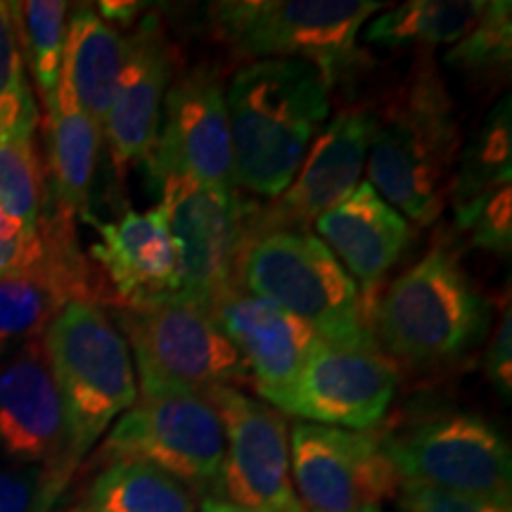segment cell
<instances>
[{
  "label": "cell",
  "mask_w": 512,
  "mask_h": 512,
  "mask_svg": "<svg viewBox=\"0 0 512 512\" xmlns=\"http://www.w3.org/2000/svg\"><path fill=\"white\" fill-rule=\"evenodd\" d=\"M325 76L304 60L247 62L226 83L235 188L275 200L330 117Z\"/></svg>",
  "instance_id": "obj_1"
},
{
  "label": "cell",
  "mask_w": 512,
  "mask_h": 512,
  "mask_svg": "<svg viewBox=\"0 0 512 512\" xmlns=\"http://www.w3.org/2000/svg\"><path fill=\"white\" fill-rule=\"evenodd\" d=\"M460 147L451 95L432 57L422 55L375 121L368 183L403 219L430 226L446 209Z\"/></svg>",
  "instance_id": "obj_2"
},
{
  "label": "cell",
  "mask_w": 512,
  "mask_h": 512,
  "mask_svg": "<svg viewBox=\"0 0 512 512\" xmlns=\"http://www.w3.org/2000/svg\"><path fill=\"white\" fill-rule=\"evenodd\" d=\"M238 287L304 320L323 342L377 347L363 294L306 228L249 235L238 259Z\"/></svg>",
  "instance_id": "obj_3"
},
{
  "label": "cell",
  "mask_w": 512,
  "mask_h": 512,
  "mask_svg": "<svg viewBox=\"0 0 512 512\" xmlns=\"http://www.w3.org/2000/svg\"><path fill=\"white\" fill-rule=\"evenodd\" d=\"M491 304L458 256L434 247L401 273L373 313V339L411 366H434L465 356L484 342Z\"/></svg>",
  "instance_id": "obj_4"
},
{
  "label": "cell",
  "mask_w": 512,
  "mask_h": 512,
  "mask_svg": "<svg viewBox=\"0 0 512 512\" xmlns=\"http://www.w3.org/2000/svg\"><path fill=\"white\" fill-rule=\"evenodd\" d=\"M43 344L62 396L74 472L112 422L138 401L131 351L95 302L64 306L43 335Z\"/></svg>",
  "instance_id": "obj_5"
},
{
  "label": "cell",
  "mask_w": 512,
  "mask_h": 512,
  "mask_svg": "<svg viewBox=\"0 0 512 512\" xmlns=\"http://www.w3.org/2000/svg\"><path fill=\"white\" fill-rule=\"evenodd\" d=\"M373 0H223L209 27L240 60H304L328 86L354 69L356 41L377 10Z\"/></svg>",
  "instance_id": "obj_6"
},
{
  "label": "cell",
  "mask_w": 512,
  "mask_h": 512,
  "mask_svg": "<svg viewBox=\"0 0 512 512\" xmlns=\"http://www.w3.org/2000/svg\"><path fill=\"white\" fill-rule=\"evenodd\" d=\"M117 320L136 358L143 396H209L221 387L249 382L240 354L209 311L164 299L121 309Z\"/></svg>",
  "instance_id": "obj_7"
},
{
  "label": "cell",
  "mask_w": 512,
  "mask_h": 512,
  "mask_svg": "<svg viewBox=\"0 0 512 512\" xmlns=\"http://www.w3.org/2000/svg\"><path fill=\"white\" fill-rule=\"evenodd\" d=\"M382 444L401 484L510 505V446L482 415H430L392 437H382Z\"/></svg>",
  "instance_id": "obj_8"
},
{
  "label": "cell",
  "mask_w": 512,
  "mask_h": 512,
  "mask_svg": "<svg viewBox=\"0 0 512 512\" xmlns=\"http://www.w3.org/2000/svg\"><path fill=\"white\" fill-rule=\"evenodd\" d=\"M102 456L143 460L188 486L219 498L226 434L209 396H140L112 427Z\"/></svg>",
  "instance_id": "obj_9"
},
{
  "label": "cell",
  "mask_w": 512,
  "mask_h": 512,
  "mask_svg": "<svg viewBox=\"0 0 512 512\" xmlns=\"http://www.w3.org/2000/svg\"><path fill=\"white\" fill-rule=\"evenodd\" d=\"M178 256L176 302L209 311L238 285V259L249 238L254 204L235 190L209 188L183 178L159 183Z\"/></svg>",
  "instance_id": "obj_10"
},
{
  "label": "cell",
  "mask_w": 512,
  "mask_h": 512,
  "mask_svg": "<svg viewBox=\"0 0 512 512\" xmlns=\"http://www.w3.org/2000/svg\"><path fill=\"white\" fill-rule=\"evenodd\" d=\"M147 164L157 183L183 178L209 188L235 190L221 67L200 62L174 76L164 98L155 152Z\"/></svg>",
  "instance_id": "obj_11"
},
{
  "label": "cell",
  "mask_w": 512,
  "mask_h": 512,
  "mask_svg": "<svg viewBox=\"0 0 512 512\" xmlns=\"http://www.w3.org/2000/svg\"><path fill=\"white\" fill-rule=\"evenodd\" d=\"M290 475L294 494L309 512L380 508L401 486L382 437L313 422L292 427Z\"/></svg>",
  "instance_id": "obj_12"
},
{
  "label": "cell",
  "mask_w": 512,
  "mask_h": 512,
  "mask_svg": "<svg viewBox=\"0 0 512 512\" xmlns=\"http://www.w3.org/2000/svg\"><path fill=\"white\" fill-rule=\"evenodd\" d=\"M0 448L5 456L38 465L50 505L74 475L62 396L43 337L0 361Z\"/></svg>",
  "instance_id": "obj_13"
},
{
  "label": "cell",
  "mask_w": 512,
  "mask_h": 512,
  "mask_svg": "<svg viewBox=\"0 0 512 512\" xmlns=\"http://www.w3.org/2000/svg\"><path fill=\"white\" fill-rule=\"evenodd\" d=\"M226 434L219 498L264 512H306L290 475V430L264 401L221 387L209 394Z\"/></svg>",
  "instance_id": "obj_14"
},
{
  "label": "cell",
  "mask_w": 512,
  "mask_h": 512,
  "mask_svg": "<svg viewBox=\"0 0 512 512\" xmlns=\"http://www.w3.org/2000/svg\"><path fill=\"white\" fill-rule=\"evenodd\" d=\"M396 389L399 370L380 347H337L318 339L280 411L313 425L368 432L387 415Z\"/></svg>",
  "instance_id": "obj_15"
},
{
  "label": "cell",
  "mask_w": 512,
  "mask_h": 512,
  "mask_svg": "<svg viewBox=\"0 0 512 512\" xmlns=\"http://www.w3.org/2000/svg\"><path fill=\"white\" fill-rule=\"evenodd\" d=\"M43 247L34 261L0 278V361L46 335L69 302H98L74 219L50 207L41 219Z\"/></svg>",
  "instance_id": "obj_16"
},
{
  "label": "cell",
  "mask_w": 512,
  "mask_h": 512,
  "mask_svg": "<svg viewBox=\"0 0 512 512\" xmlns=\"http://www.w3.org/2000/svg\"><path fill=\"white\" fill-rule=\"evenodd\" d=\"M375 121L377 114L370 110H347L325 124L285 192L266 207H252L249 235L264 230H304L342 202L358 185L368 162Z\"/></svg>",
  "instance_id": "obj_17"
},
{
  "label": "cell",
  "mask_w": 512,
  "mask_h": 512,
  "mask_svg": "<svg viewBox=\"0 0 512 512\" xmlns=\"http://www.w3.org/2000/svg\"><path fill=\"white\" fill-rule=\"evenodd\" d=\"M176 76V50L157 15H145L126 36V60L102 126L119 174L150 162L162 124L166 91Z\"/></svg>",
  "instance_id": "obj_18"
},
{
  "label": "cell",
  "mask_w": 512,
  "mask_h": 512,
  "mask_svg": "<svg viewBox=\"0 0 512 512\" xmlns=\"http://www.w3.org/2000/svg\"><path fill=\"white\" fill-rule=\"evenodd\" d=\"M209 316L240 354L261 399L280 411L316 347V332L304 320L238 285L211 304Z\"/></svg>",
  "instance_id": "obj_19"
},
{
  "label": "cell",
  "mask_w": 512,
  "mask_h": 512,
  "mask_svg": "<svg viewBox=\"0 0 512 512\" xmlns=\"http://www.w3.org/2000/svg\"><path fill=\"white\" fill-rule=\"evenodd\" d=\"M98 230L93 259L110 280L121 309L174 299L178 292V256L164 204L145 211L128 209L117 221L86 219Z\"/></svg>",
  "instance_id": "obj_20"
},
{
  "label": "cell",
  "mask_w": 512,
  "mask_h": 512,
  "mask_svg": "<svg viewBox=\"0 0 512 512\" xmlns=\"http://www.w3.org/2000/svg\"><path fill=\"white\" fill-rule=\"evenodd\" d=\"M313 223L323 245L366 294L375 292L413 235L408 221L368 181L358 183Z\"/></svg>",
  "instance_id": "obj_21"
},
{
  "label": "cell",
  "mask_w": 512,
  "mask_h": 512,
  "mask_svg": "<svg viewBox=\"0 0 512 512\" xmlns=\"http://www.w3.org/2000/svg\"><path fill=\"white\" fill-rule=\"evenodd\" d=\"M50 136V207L83 221L91 216V188L102 145V128L76 105L67 81L60 88L53 110L46 114Z\"/></svg>",
  "instance_id": "obj_22"
},
{
  "label": "cell",
  "mask_w": 512,
  "mask_h": 512,
  "mask_svg": "<svg viewBox=\"0 0 512 512\" xmlns=\"http://www.w3.org/2000/svg\"><path fill=\"white\" fill-rule=\"evenodd\" d=\"M126 60V36L98 12L81 5L72 12L64 38L62 79L76 105L100 128L105 126Z\"/></svg>",
  "instance_id": "obj_23"
},
{
  "label": "cell",
  "mask_w": 512,
  "mask_h": 512,
  "mask_svg": "<svg viewBox=\"0 0 512 512\" xmlns=\"http://www.w3.org/2000/svg\"><path fill=\"white\" fill-rule=\"evenodd\" d=\"M512 190V126L510 98L489 114L479 133L470 140L460 159L458 174H453L448 202L456 214L458 228L498 195Z\"/></svg>",
  "instance_id": "obj_24"
},
{
  "label": "cell",
  "mask_w": 512,
  "mask_h": 512,
  "mask_svg": "<svg viewBox=\"0 0 512 512\" xmlns=\"http://www.w3.org/2000/svg\"><path fill=\"white\" fill-rule=\"evenodd\" d=\"M72 512H197V496L143 460H114Z\"/></svg>",
  "instance_id": "obj_25"
},
{
  "label": "cell",
  "mask_w": 512,
  "mask_h": 512,
  "mask_svg": "<svg viewBox=\"0 0 512 512\" xmlns=\"http://www.w3.org/2000/svg\"><path fill=\"white\" fill-rule=\"evenodd\" d=\"M482 0H408L377 15L363 29V41L373 46H448L475 27L484 12Z\"/></svg>",
  "instance_id": "obj_26"
},
{
  "label": "cell",
  "mask_w": 512,
  "mask_h": 512,
  "mask_svg": "<svg viewBox=\"0 0 512 512\" xmlns=\"http://www.w3.org/2000/svg\"><path fill=\"white\" fill-rule=\"evenodd\" d=\"M46 166L36 143V126L0 140V214L36 238L46 214Z\"/></svg>",
  "instance_id": "obj_27"
},
{
  "label": "cell",
  "mask_w": 512,
  "mask_h": 512,
  "mask_svg": "<svg viewBox=\"0 0 512 512\" xmlns=\"http://www.w3.org/2000/svg\"><path fill=\"white\" fill-rule=\"evenodd\" d=\"M12 5H15L24 62L31 69L38 100L48 114L60 88L69 8L62 0H29V3Z\"/></svg>",
  "instance_id": "obj_28"
},
{
  "label": "cell",
  "mask_w": 512,
  "mask_h": 512,
  "mask_svg": "<svg viewBox=\"0 0 512 512\" xmlns=\"http://www.w3.org/2000/svg\"><path fill=\"white\" fill-rule=\"evenodd\" d=\"M38 126V107L27 79L15 5L0 0V140Z\"/></svg>",
  "instance_id": "obj_29"
},
{
  "label": "cell",
  "mask_w": 512,
  "mask_h": 512,
  "mask_svg": "<svg viewBox=\"0 0 512 512\" xmlns=\"http://www.w3.org/2000/svg\"><path fill=\"white\" fill-rule=\"evenodd\" d=\"M512 55V5L508 0L486 3L467 34L453 43L444 62L460 72L486 76L510 67Z\"/></svg>",
  "instance_id": "obj_30"
},
{
  "label": "cell",
  "mask_w": 512,
  "mask_h": 512,
  "mask_svg": "<svg viewBox=\"0 0 512 512\" xmlns=\"http://www.w3.org/2000/svg\"><path fill=\"white\" fill-rule=\"evenodd\" d=\"M399 508L401 512H512L510 505L448 494V491L406 482L399 486Z\"/></svg>",
  "instance_id": "obj_31"
},
{
  "label": "cell",
  "mask_w": 512,
  "mask_h": 512,
  "mask_svg": "<svg viewBox=\"0 0 512 512\" xmlns=\"http://www.w3.org/2000/svg\"><path fill=\"white\" fill-rule=\"evenodd\" d=\"M50 501L43 472L0 470V512H48Z\"/></svg>",
  "instance_id": "obj_32"
},
{
  "label": "cell",
  "mask_w": 512,
  "mask_h": 512,
  "mask_svg": "<svg viewBox=\"0 0 512 512\" xmlns=\"http://www.w3.org/2000/svg\"><path fill=\"white\" fill-rule=\"evenodd\" d=\"M484 373L494 389L503 396L505 401L510 399L512 392V316L510 306H505L501 323L491 337L489 349L484 358Z\"/></svg>",
  "instance_id": "obj_33"
},
{
  "label": "cell",
  "mask_w": 512,
  "mask_h": 512,
  "mask_svg": "<svg viewBox=\"0 0 512 512\" xmlns=\"http://www.w3.org/2000/svg\"><path fill=\"white\" fill-rule=\"evenodd\" d=\"M200 512H264V510H252V508H242V505L228 503L223 498H214V496H204L200 503Z\"/></svg>",
  "instance_id": "obj_34"
},
{
  "label": "cell",
  "mask_w": 512,
  "mask_h": 512,
  "mask_svg": "<svg viewBox=\"0 0 512 512\" xmlns=\"http://www.w3.org/2000/svg\"><path fill=\"white\" fill-rule=\"evenodd\" d=\"M361 512H382L380 508H366V510H361Z\"/></svg>",
  "instance_id": "obj_35"
}]
</instances>
